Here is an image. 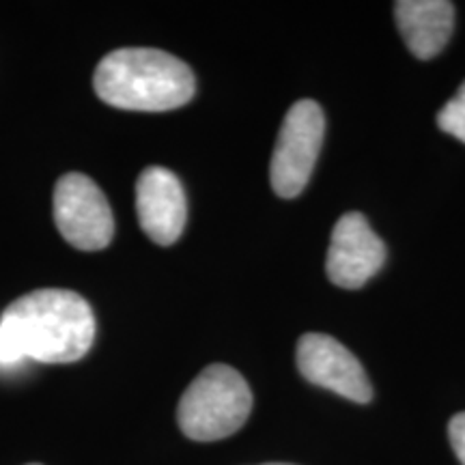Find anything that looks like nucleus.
<instances>
[{
	"label": "nucleus",
	"mask_w": 465,
	"mask_h": 465,
	"mask_svg": "<svg viewBox=\"0 0 465 465\" xmlns=\"http://www.w3.org/2000/svg\"><path fill=\"white\" fill-rule=\"evenodd\" d=\"M33 465H37V463H33Z\"/></svg>",
	"instance_id": "obj_14"
},
{
	"label": "nucleus",
	"mask_w": 465,
	"mask_h": 465,
	"mask_svg": "<svg viewBox=\"0 0 465 465\" xmlns=\"http://www.w3.org/2000/svg\"><path fill=\"white\" fill-rule=\"evenodd\" d=\"M252 411V392L240 371L212 364L185 388L177 407L183 435L194 441H216L237 433Z\"/></svg>",
	"instance_id": "obj_3"
},
{
	"label": "nucleus",
	"mask_w": 465,
	"mask_h": 465,
	"mask_svg": "<svg viewBox=\"0 0 465 465\" xmlns=\"http://www.w3.org/2000/svg\"><path fill=\"white\" fill-rule=\"evenodd\" d=\"M394 17L411 54L427 61L449 44L455 5L446 0H401L394 5Z\"/></svg>",
	"instance_id": "obj_9"
},
{
	"label": "nucleus",
	"mask_w": 465,
	"mask_h": 465,
	"mask_svg": "<svg viewBox=\"0 0 465 465\" xmlns=\"http://www.w3.org/2000/svg\"><path fill=\"white\" fill-rule=\"evenodd\" d=\"M386 246L375 235L362 213L341 216L330 240L325 272L336 287L360 289L381 270Z\"/></svg>",
	"instance_id": "obj_7"
},
{
	"label": "nucleus",
	"mask_w": 465,
	"mask_h": 465,
	"mask_svg": "<svg viewBox=\"0 0 465 465\" xmlns=\"http://www.w3.org/2000/svg\"><path fill=\"white\" fill-rule=\"evenodd\" d=\"M97 97L108 106L166 113L194 97L196 83L182 58L155 48H121L104 56L93 75Z\"/></svg>",
	"instance_id": "obj_2"
},
{
	"label": "nucleus",
	"mask_w": 465,
	"mask_h": 465,
	"mask_svg": "<svg viewBox=\"0 0 465 465\" xmlns=\"http://www.w3.org/2000/svg\"><path fill=\"white\" fill-rule=\"evenodd\" d=\"M136 213L151 242L158 246L177 242L188 220V201L177 174L162 166L144 168L136 182Z\"/></svg>",
	"instance_id": "obj_8"
},
{
	"label": "nucleus",
	"mask_w": 465,
	"mask_h": 465,
	"mask_svg": "<svg viewBox=\"0 0 465 465\" xmlns=\"http://www.w3.org/2000/svg\"><path fill=\"white\" fill-rule=\"evenodd\" d=\"M25 358L26 356L22 351V345L14 334V330L7 323L0 322V366H14Z\"/></svg>",
	"instance_id": "obj_11"
},
{
	"label": "nucleus",
	"mask_w": 465,
	"mask_h": 465,
	"mask_svg": "<svg viewBox=\"0 0 465 465\" xmlns=\"http://www.w3.org/2000/svg\"><path fill=\"white\" fill-rule=\"evenodd\" d=\"M54 223L63 240L84 252L104 250L114 237V218L93 179L67 173L54 188Z\"/></svg>",
	"instance_id": "obj_5"
},
{
	"label": "nucleus",
	"mask_w": 465,
	"mask_h": 465,
	"mask_svg": "<svg viewBox=\"0 0 465 465\" xmlns=\"http://www.w3.org/2000/svg\"><path fill=\"white\" fill-rule=\"evenodd\" d=\"M325 136V116L317 102L300 100L289 108L270 164L272 188L282 199L304 192L315 171Z\"/></svg>",
	"instance_id": "obj_4"
},
{
	"label": "nucleus",
	"mask_w": 465,
	"mask_h": 465,
	"mask_svg": "<svg viewBox=\"0 0 465 465\" xmlns=\"http://www.w3.org/2000/svg\"><path fill=\"white\" fill-rule=\"evenodd\" d=\"M0 322L20 341L26 358L65 364L84 358L95 341V315L83 295L67 289H37L5 308Z\"/></svg>",
	"instance_id": "obj_1"
},
{
	"label": "nucleus",
	"mask_w": 465,
	"mask_h": 465,
	"mask_svg": "<svg viewBox=\"0 0 465 465\" xmlns=\"http://www.w3.org/2000/svg\"><path fill=\"white\" fill-rule=\"evenodd\" d=\"M265 465H291V463H265Z\"/></svg>",
	"instance_id": "obj_13"
},
{
	"label": "nucleus",
	"mask_w": 465,
	"mask_h": 465,
	"mask_svg": "<svg viewBox=\"0 0 465 465\" xmlns=\"http://www.w3.org/2000/svg\"><path fill=\"white\" fill-rule=\"evenodd\" d=\"M449 438H450L452 450H455V455L459 457V461H461V465H465V411L452 416V420L449 424Z\"/></svg>",
	"instance_id": "obj_12"
},
{
	"label": "nucleus",
	"mask_w": 465,
	"mask_h": 465,
	"mask_svg": "<svg viewBox=\"0 0 465 465\" xmlns=\"http://www.w3.org/2000/svg\"><path fill=\"white\" fill-rule=\"evenodd\" d=\"M298 369L304 380L325 391H332L353 403H369L373 386L360 360L334 336L304 334L298 342Z\"/></svg>",
	"instance_id": "obj_6"
},
{
	"label": "nucleus",
	"mask_w": 465,
	"mask_h": 465,
	"mask_svg": "<svg viewBox=\"0 0 465 465\" xmlns=\"http://www.w3.org/2000/svg\"><path fill=\"white\" fill-rule=\"evenodd\" d=\"M438 125L441 132L465 143V83L459 86L457 95L438 113Z\"/></svg>",
	"instance_id": "obj_10"
}]
</instances>
